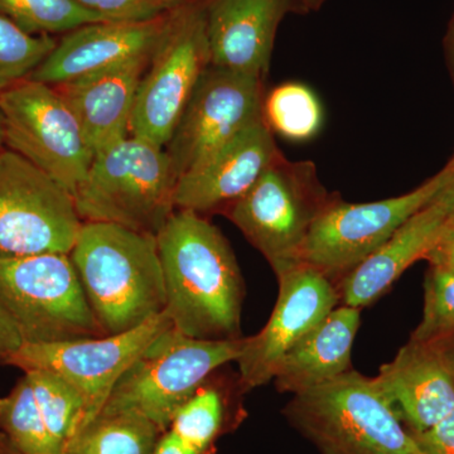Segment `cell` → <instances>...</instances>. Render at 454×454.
<instances>
[{
	"label": "cell",
	"instance_id": "obj_1",
	"mask_svg": "<svg viewBox=\"0 0 454 454\" xmlns=\"http://www.w3.org/2000/svg\"><path fill=\"white\" fill-rule=\"evenodd\" d=\"M173 328L191 339H243V274L225 235L207 217L176 210L157 236Z\"/></svg>",
	"mask_w": 454,
	"mask_h": 454
},
{
	"label": "cell",
	"instance_id": "obj_2",
	"mask_svg": "<svg viewBox=\"0 0 454 454\" xmlns=\"http://www.w3.org/2000/svg\"><path fill=\"white\" fill-rule=\"evenodd\" d=\"M104 336L134 330L166 309L154 235L112 223H83L70 253Z\"/></svg>",
	"mask_w": 454,
	"mask_h": 454
},
{
	"label": "cell",
	"instance_id": "obj_3",
	"mask_svg": "<svg viewBox=\"0 0 454 454\" xmlns=\"http://www.w3.org/2000/svg\"><path fill=\"white\" fill-rule=\"evenodd\" d=\"M177 179L163 146L129 136L94 155L74 205L83 223L157 236L176 211Z\"/></svg>",
	"mask_w": 454,
	"mask_h": 454
},
{
	"label": "cell",
	"instance_id": "obj_4",
	"mask_svg": "<svg viewBox=\"0 0 454 454\" xmlns=\"http://www.w3.org/2000/svg\"><path fill=\"white\" fill-rule=\"evenodd\" d=\"M284 414L325 454H414L411 434L373 379L352 369L293 394Z\"/></svg>",
	"mask_w": 454,
	"mask_h": 454
},
{
	"label": "cell",
	"instance_id": "obj_5",
	"mask_svg": "<svg viewBox=\"0 0 454 454\" xmlns=\"http://www.w3.org/2000/svg\"><path fill=\"white\" fill-rule=\"evenodd\" d=\"M337 196L324 186L312 160H289L280 154L223 215L277 276L300 262L313 223Z\"/></svg>",
	"mask_w": 454,
	"mask_h": 454
},
{
	"label": "cell",
	"instance_id": "obj_6",
	"mask_svg": "<svg viewBox=\"0 0 454 454\" xmlns=\"http://www.w3.org/2000/svg\"><path fill=\"white\" fill-rule=\"evenodd\" d=\"M244 340H196L169 328L122 373L104 409L137 411L166 433L212 373L236 363Z\"/></svg>",
	"mask_w": 454,
	"mask_h": 454
},
{
	"label": "cell",
	"instance_id": "obj_7",
	"mask_svg": "<svg viewBox=\"0 0 454 454\" xmlns=\"http://www.w3.org/2000/svg\"><path fill=\"white\" fill-rule=\"evenodd\" d=\"M0 303L25 343L104 336L70 254L0 258Z\"/></svg>",
	"mask_w": 454,
	"mask_h": 454
},
{
	"label": "cell",
	"instance_id": "obj_8",
	"mask_svg": "<svg viewBox=\"0 0 454 454\" xmlns=\"http://www.w3.org/2000/svg\"><path fill=\"white\" fill-rule=\"evenodd\" d=\"M210 65L206 0H184L169 12L140 80L130 136L164 148Z\"/></svg>",
	"mask_w": 454,
	"mask_h": 454
},
{
	"label": "cell",
	"instance_id": "obj_9",
	"mask_svg": "<svg viewBox=\"0 0 454 454\" xmlns=\"http://www.w3.org/2000/svg\"><path fill=\"white\" fill-rule=\"evenodd\" d=\"M82 225L64 186L16 152H0V258L70 254Z\"/></svg>",
	"mask_w": 454,
	"mask_h": 454
},
{
	"label": "cell",
	"instance_id": "obj_10",
	"mask_svg": "<svg viewBox=\"0 0 454 454\" xmlns=\"http://www.w3.org/2000/svg\"><path fill=\"white\" fill-rule=\"evenodd\" d=\"M5 148L16 152L71 195L85 178L94 154L82 127L55 86L27 79L0 92Z\"/></svg>",
	"mask_w": 454,
	"mask_h": 454
},
{
	"label": "cell",
	"instance_id": "obj_11",
	"mask_svg": "<svg viewBox=\"0 0 454 454\" xmlns=\"http://www.w3.org/2000/svg\"><path fill=\"white\" fill-rule=\"evenodd\" d=\"M438 187L437 173L411 192L380 201L349 203L337 196L313 223L300 262L339 286L406 220L429 205Z\"/></svg>",
	"mask_w": 454,
	"mask_h": 454
},
{
	"label": "cell",
	"instance_id": "obj_12",
	"mask_svg": "<svg viewBox=\"0 0 454 454\" xmlns=\"http://www.w3.org/2000/svg\"><path fill=\"white\" fill-rule=\"evenodd\" d=\"M172 327L168 316L163 312L134 330L113 336L23 343L4 364L25 372H52L70 384L85 403L86 428L103 411L122 373L158 336Z\"/></svg>",
	"mask_w": 454,
	"mask_h": 454
},
{
	"label": "cell",
	"instance_id": "obj_13",
	"mask_svg": "<svg viewBox=\"0 0 454 454\" xmlns=\"http://www.w3.org/2000/svg\"><path fill=\"white\" fill-rule=\"evenodd\" d=\"M264 82L256 74L214 65L203 71L164 146L177 178L262 121Z\"/></svg>",
	"mask_w": 454,
	"mask_h": 454
},
{
	"label": "cell",
	"instance_id": "obj_14",
	"mask_svg": "<svg viewBox=\"0 0 454 454\" xmlns=\"http://www.w3.org/2000/svg\"><path fill=\"white\" fill-rule=\"evenodd\" d=\"M277 278L279 293L276 307L258 334L245 337L236 360L239 384L245 390L273 381L286 354L340 303L337 286L304 262L284 269Z\"/></svg>",
	"mask_w": 454,
	"mask_h": 454
},
{
	"label": "cell",
	"instance_id": "obj_15",
	"mask_svg": "<svg viewBox=\"0 0 454 454\" xmlns=\"http://www.w3.org/2000/svg\"><path fill=\"white\" fill-rule=\"evenodd\" d=\"M280 154L264 118L254 122L178 178L176 210L193 211L205 217L225 214Z\"/></svg>",
	"mask_w": 454,
	"mask_h": 454
},
{
	"label": "cell",
	"instance_id": "obj_16",
	"mask_svg": "<svg viewBox=\"0 0 454 454\" xmlns=\"http://www.w3.org/2000/svg\"><path fill=\"white\" fill-rule=\"evenodd\" d=\"M168 14L149 22L89 23L65 33L28 79L61 85L133 59L151 57Z\"/></svg>",
	"mask_w": 454,
	"mask_h": 454
},
{
	"label": "cell",
	"instance_id": "obj_17",
	"mask_svg": "<svg viewBox=\"0 0 454 454\" xmlns=\"http://www.w3.org/2000/svg\"><path fill=\"white\" fill-rule=\"evenodd\" d=\"M298 0H206L211 65L265 79L277 32Z\"/></svg>",
	"mask_w": 454,
	"mask_h": 454
},
{
	"label": "cell",
	"instance_id": "obj_18",
	"mask_svg": "<svg viewBox=\"0 0 454 454\" xmlns=\"http://www.w3.org/2000/svg\"><path fill=\"white\" fill-rule=\"evenodd\" d=\"M372 379L411 432L432 428L454 411V376L433 342L409 340Z\"/></svg>",
	"mask_w": 454,
	"mask_h": 454
},
{
	"label": "cell",
	"instance_id": "obj_19",
	"mask_svg": "<svg viewBox=\"0 0 454 454\" xmlns=\"http://www.w3.org/2000/svg\"><path fill=\"white\" fill-rule=\"evenodd\" d=\"M149 59H133L55 86L76 116L92 154L130 136L134 104Z\"/></svg>",
	"mask_w": 454,
	"mask_h": 454
},
{
	"label": "cell",
	"instance_id": "obj_20",
	"mask_svg": "<svg viewBox=\"0 0 454 454\" xmlns=\"http://www.w3.org/2000/svg\"><path fill=\"white\" fill-rule=\"evenodd\" d=\"M448 217L441 205L430 202L406 220L387 243L340 280V303L360 309L375 303L406 269L426 259L441 243Z\"/></svg>",
	"mask_w": 454,
	"mask_h": 454
},
{
	"label": "cell",
	"instance_id": "obj_21",
	"mask_svg": "<svg viewBox=\"0 0 454 454\" xmlns=\"http://www.w3.org/2000/svg\"><path fill=\"white\" fill-rule=\"evenodd\" d=\"M361 309L336 307L294 346L278 367L273 381L280 393L312 389L349 372Z\"/></svg>",
	"mask_w": 454,
	"mask_h": 454
},
{
	"label": "cell",
	"instance_id": "obj_22",
	"mask_svg": "<svg viewBox=\"0 0 454 454\" xmlns=\"http://www.w3.org/2000/svg\"><path fill=\"white\" fill-rule=\"evenodd\" d=\"M163 432L133 411L101 413L82 430L67 454H152Z\"/></svg>",
	"mask_w": 454,
	"mask_h": 454
},
{
	"label": "cell",
	"instance_id": "obj_23",
	"mask_svg": "<svg viewBox=\"0 0 454 454\" xmlns=\"http://www.w3.org/2000/svg\"><path fill=\"white\" fill-rule=\"evenodd\" d=\"M262 118L273 134L291 142H309L324 125V107L301 82H284L265 95Z\"/></svg>",
	"mask_w": 454,
	"mask_h": 454
},
{
	"label": "cell",
	"instance_id": "obj_24",
	"mask_svg": "<svg viewBox=\"0 0 454 454\" xmlns=\"http://www.w3.org/2000/svg\"><path fill=\"white\" fill-rule=\"evenodd\" d=\"M25 375L50 434L62 454H67L85 428L86 408L82 395L55 373L31 370Z\"/></svg>",
	"mask_w": 454,
	"mask_h": 454
},
{
	"label": "cell",
	"instance_id": "obj_25",
	"mask_svg": "<svg viewBox=\"0 0 454 454\" xmlns=\"http://www.w3.org/2000/svg\"><path fill=\"white\" fill-rule=\"evenodd\" d=\"M0 432L20 453L62 454L47 429L26 375L8 395L0 397Z\"/></svg>",
	"mask_w": 454,
	"mask_h": 454
},
{
	"label": "cell",
	"instance_id": "obj_26",
	"mask_svg": "<svg viewBox=\"0 0 454 454\" xmlns=\"http://www.w3.org/2000/svg\"><path fill=\"white\" fill-rule=\"evenodd\" d=\"M225 419V396L210 379L179 409L168 430L197 452L210 454L215 441L223 433Z\"/></svg>",
	"mask_w": 454,
	"mask_h": 454
},
{
	"label": "cell",
	"instance_id": "obj_27",
	"mask_svg": "<svg viewBox=\"0 0 454 454\" xmlns=\"http://www.w3.org/2000/svg\"><path fill=\"white\" fill-rule=\"evenodd\" d=\"M0 16L27 33L52 35L106 22L74 0H0Z\"/></svg>",
	"mask_w": 454,
	"mask_h": 454
},
{
	"label": "cell",
	"instance_id": "obj_28",
	"mask_svg": "<svg viewBox=\"0 0 454 454\" xmlns=\"http://www.w3.org/2000/svg\"><path fill=\"white\" fill-rule=\"evenodd\" d=\"M56 43L52 35H31L0 16V92L28 79Z\"/></svg>",
	"mask_w": 454,
	"mask_h": 454
},
{
	"label": "cell",
	"instance_id": "obj_29",
	"mask_svg": "<svg viewBox=\"0 0 454 454\" xmlns=\"http://www.w3.org/2000/svg\"><path fill=\"white\" fill-rule=\"evenodd\" d=\"M454 331V274L430 265L424 282L422 321L411 340L428 343Z\"/></svg>",
	"mask_w": 454,
	"mask_h": 454
},
{
	"label": "cell",
	"instance_id": "obj_30",
	"mask_svg": "<svg viewBox=\"0 0 454 454\" xmlns=\"http://www.w3.org/2000/svg\"><path fill=\"white\" fill-rule=\"evenodd\" d=\"M106 22L140 23L166 16L184 0H74Z\"/></svg>",
	"mask_w": 454,
	"mask_h": 454
},
{
	"label": "cell",
	"instance_id": "obj_31",
	"mask_svg": "<svg viewBox=\"0 0 454 454\" xmlns=\"http://www.w3.org/2000/svg\"><path fill=\"white\" fill-rule=\"evenodd\" d=\"M414 454H454V411L424 432H409Z\"/></svg>",
	"mask_w": 454,
	"mask_h": 454
},
{
	"label": "cell",
	"instance_id": "obj_32",
	"mask_svg": "<svg viewBox=\"0 0 454 454\" xmlns=\"http://www.w3.org/2000/svg\"><path fill=\"white\" fill-rule=\"evenodd\" d=\"M25 343L22 334L9 316L3 304L0 303V363L4 364Z\"/></svg>",
	"mask_w": 454,
	"mask_h": 454
},
{
	"label": "cell",
	"instance_id": "obj_33",
	"mask_svg": "<svg viewBox=\"0 0 454 454\" xmlns=\"http://www.w3.org/2000/svg\"><path fill=\"white\" fill-rule=\"evenodd\" d=\"M439 176V187L432 202L438 203L450 215H454V160L447 163Z\"/></svg>",
	"mask_w": 454,
	"mask_h": 454
},
{
	"label": "cell",
	"instance_id": "obj_34",
	"mask_svg": "<svg viewBox=\"0 0 454 454\" xmlns=\"http://www.w3.org/2000/svg\"><path fill=\"white\" fill-rule=\"evenodd\" d=\"M152 454H202L182 443L169 430L163 433Z\"/></svg>",
	"mask_w": 454,
	"mask_h": 454
},
{
	"label": "cell",
	"instance_id": "obj_35",
	"mask_svg": "<svg viewBox=\"0 0 454 454\" xmlns=\"http://www.w3.org/2000/svg\"><path fill=\"white\" fill-rule=\"evenodd\" d=\"M433 343L437 346L442 357L446 361L447 366L450 367V372L454 376V331L442 339L433 340Z\"/></svg>",
	"mask_w": 454,
	"mask_h": 454
},
{
	"label": "cell",
	"instance_id": "obj_36",
	"mask_svg": "<svg viewBox=\"0 0 454 454\" xmlns=\"http://www.w3.org/2000/svg\"><path fill=\"white\" fill-rule=\"evenodd\" d=\"M444 53H446V61L450 68V76L454 83V12L453 16L448 23L446 35H444Z\"/></svg>",
	"mask_w": 454,
	"mask_h": 454
},
{
	"label": "cell",
	"instance_id": "obj_37",
	"mask_svg": "<svg viewBox=\"0 0 454 454\" xmlns=\"http://www.w3.org/2000/svg\"><path fill=\"white\" fill-rule=\"evenodd\" d=\"M439 244L454 247V215H450V217H448L446 229H444L443 236H442V240Z\"/></svg>",
	"mask_w": 454,
	"mask_h": 454
},
{
	"label": "cell",
	"instance_id": "obj_38",
	"mask_svg": "<svg viewBox=\"0 0 454 454\" xmlns=\"http://www.w3.org/2000/svg\"><path fill=\"white\" fill-rule=\"evenodd\" d=\"M325 2H327V0H298V3H300L301 14H307L310 13V12L318 11V9L321 8Z\"/></svg>",
	"mask_w": 454,
	"mask_h": 454
},
{
	"label": "cell",
	"instance_id": "obj_39",
	"mask_svg": "<svg viewBox=\"0 0 454 454\" xmlns=\"http://www.w3.org/2000/svg\"><path fill=\"white\" fill-rule=\"evenodd\" d=\"M0 454H23L20 453V450H17L16 448L12 446L11 442L8 441V438L0 432Z\"/></svg>",
	"mask_w": 454,
	"mask_h": 454
},
{
	"label": "cell",
	"instance_id": "obj_40",
	"mask_svg": "<svg viewBox=\"0 0 454 454\" xmlns=\"http://www.w3.org/2000/svg\"><path fill=\"white\" fill-rule=\"evenodd\" d=\"M3 149H5L4 116H3L2 110H0V152Z\"/></svg>",
	"mask_w": 454,
	"mask_h": 454
},
{
	"label": "cell",
	"instance_id": "obj_41",
	"mask_svg": "<svg viewBox=\"0 0 454 454\" xmlns=\"http://www.w3.org/2000/svg\"><path fill=\"white\" fill-rule=\"evenodd\" d=\"M452 160H454V155H453V157H452Z\"/></svg>",
	"mask_w": 454,
	"mask_h": 454
}]
</instances>
